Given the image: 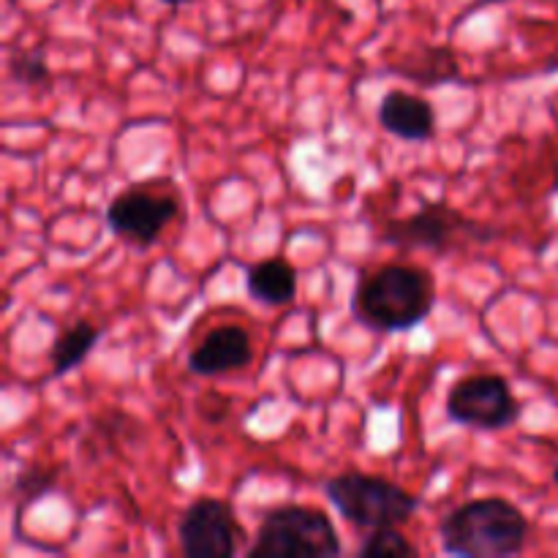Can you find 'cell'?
<instances>
[{"label": "cell", "mask_w": 558, "mask_h": 558, "mask_svg": "<svg viewBox=\"0 0 558 558\" xmlns=\"http://www.w3.org/2000/svg\"><path fill=\"white\" fill-rule=\"evenodd\" d=\"M434 308V276L417 265H381L360 278L352 298L354 322L374 332H409Z\"/></svg>", "instance_id": "6da1fadb"}, {"label": "cell", "mask_w": 558, "mask_h": 558, "mask_svg": "<svg viewBox=\"0 0 558 558\" xmlns=\"http://www.w3.org/2000/svg\"><path fill=\"white\" fill-rule=\"evenodd\" d=\"M529 518L499 496L472 499L447 512L439 523L445 554L458 558L518 556L529 543Z\"/></svg>", "instance_id": "7a4b0ae2"}, {"label": "cell", "mask_w": 558, "mask_h": 558, "mask_svg": "<svg viewBox=\"0 0 558 558\" xmlns=\"http://www.w3.org/2000/svg\"><path fill=\"white\" fill-rule=\"evenodd\" d=\"M325 496L338 515L352 526L374 529L407 526L420 510V499L401 485L363 472L336 474L325 483Z\"/></svg>", "instance_id": "3957f363"}, {"label": "cell", "mask_w": 558, "mask_h": 558, "mask_svg": "<svg viewBox=\"0 0 558 558\" xmlns=\"http://www.w3.org/2000/svg\"><path fill=\"white\" fill-rule=\"evenodd\" d=\"M341 554V537L330 518L303 505L267 510L245 550L248 558H336Z\"/></svg>", "instance_id": "277c9868"}, {"label": "cell", "mask_w": 558, "mask_h": 558, "mask_svg": "<svg viewBox=\"0 0 558 558\" xmlns=\"http://www.w3.org/2000/svg\"><path fill=\"white\" fill-rule=\"evenodd\" d=\"M494 238H499L496 229L483 227L445 202H428L412 216L392 218L381 232V240L396 248L430 251L439 256L456 248H466L469 243H488Z\"/></svg>", "instance_id": "5b68a950"}, {"label": "cell", "mask_w": 558, "mask_h": 558, "mask_svg": "<svg viewBox=\"0 0 558 558\" xmlns=\"http://www.w3.org/2000/svg\"><path fill=\"white\" fill-rule=\"evenodd\" d=\"M180 216V196L172 185L136 183L120 191L107 207V227L134 248H150L163 229Z\"/></svg>", "instance_id": "8992f818"}, {"label": "cell", "mask_w": 558, "mask_h": 558, "mask_svg": "<svg viewBox=\"0 0 558 558\" xmlns=\"http://www.w3.org/2000/svg\"><path fill=\"white\" fill-rule=\"evenodd\" d=\"M447 417L463 428L496 434L521 420V401L512 392L510 381L499 374H472L450 387L445 401Z\"/></svg>", "instance_id": "52a82bcc"}, {"label": "cell", "mask_w": 558, "mask_h": 558, "mask_svg": "<svg viewBox=\"0 0 558 558\" xmlns=\"http://www.w3.org/2000/svg\"><path fill=\"white\" fill-rule=\"evenodd\" d=\"M243 526L232 507L213 496L194 499L178 521V543L185 558H232Z\"/></svg>", "instance_id": "ba28073f"}, {"label": "cell", "mask_w": 558, "mask_h": 558, "mask_svg": "<svg viewBox=\"0 0 558 558\" xmlns=\"http://www.w3.org/2000/svg\"><path fill=\"white\" fill-rule=\"evenodd\" d=\"M254 360V343L240 325H221L207 332L189 352V371L196 376H223L248 368Z\"/></svg>", "instance_id": "9c48e42d"}, {"label": "cell", "mask_w": 558, "mask_h": 558, "mask_svg": "<svg viewBox=\"0 0 558 558\" xmlns=\"http://www.w3.org/2000/svg\"><path fill=\"white\" fill-rule=\"evenodd\" d=\"M379 125L401 142H430L436 136V109L409 90H387L379 101Z\"/></svg>", "instance_id": "30bf717a"}, {"label": "cell", "mask_w": 558, "mask_h": 558, "mask_svg": "<svg viewBox=\"0 0 558 558\" xmlns=\"http://www.w3.org/2000/svg\"><path fill=\"white\" fill-rule=\"evenodd\" d=\"M245 289H248L251 300L278 308V305L292 303L298 294V270L283 256L262 259L245 272Z\"/></svg>", "instance_id": "8fae6325"}, {"label": "cell", "mask_w": 558, "mask_h": 558, "mask_svg": "<svg viewBox=\"0 0 558 558\" xmlns=\"http://www.w3.org/2000/svg\"><path fill=\"white\" fill-rule=\"evenodd\" d=\"M104 336V327L93 325V322L80 319L74 325L63 327V330L54 336L52 347H49V379H60V376L71 374L74 368H80L87 360V354L98 347Z\"/></svg>", "instance_id": "7c38bea8"}, {"label": "cell", "mask_w": 558, "mask_h": 558, "mask_svg": "<svg viewBox=\"0 0 558 558\" xmlns=\"http://www.w3.org/2000/svg\"><path fill=\"white\" fill-rule=\"evenodd\" d=\"M392 71L423 87H436L447 85V82H458L461 63L447 47H425L403 58V63L392 65Z\"/></svg>", "instance_id": "4fadbf2b"}, {"label": "cell", "mask_w": 558, "mask_h": 558, "mask_svg": "<svg viewBox=\"0 0 558 558\" xmlns=\"http://www.w3.org/2000/svg\"><path fill=\"white\" fill-rule=\"evenodd\" d=\"M60 483V469L58 466H44V463H31L22 469L11 485V496L16 499V515L27 510L31 505L41 501L44 496L52 494Z\"/></svg>", "instance_id": "5bb4252c"}, {"label": "cell", "mask_w": 558, "mask_h": 558, "mask_svg": "<svg viewBox=\"0 0 558 558\" xmlns=\"http://www.w3.org/2000/svg\"><path fill=\"white\" fill-rule=\"evenodd\" d=\"M420 550L398 532V526L392 529H374L368 532V537L360 543L357 556L360 558H398V556H417Z\"/></svg>", "instance_id": "9a60e30c"}, {"label": "cell", "mask_w": 558, "mask_h": 558, "mask_svg": "<svg viewBox=\"0 0 558 558\" xmlns=\"http://www.w3.org/2000/svg\"><path fill=\"white\" fill-rule=\"evenodd\" d=\"M11 80L25 87H41L49 82V65L41 52H20L9 60Z\"/></svg>", "instance_id": "2e32d148"}, {"label": "cell", "mask_w": 558, "mask_h": 558, "mask_svg": "<svg viewBox=\"0 0 558 558\" xmlns=\"http://www.w3.org/2000/svg\"><path fill=\"white\" fill-rule=\"evenodd\" d=\"M163 5H172V9H178V5H185V3H191V0H161Z\"/></svg>", "instance_id": "e0dca14e"}, {"label": "cell", "mask_w": 558, "mask_h": 558, "mask_svg": "<svg viewBox=\"0 0 558 558\" xmlns=\"http://www.w3.org/2000/svg\"><path fill=\"white\" fill-rule=\"evenodd\" d=\"M554 483H556V485H558V466H556V469H554Z\"/></svg>", "instance_id": "ac0fdd59"}]
</instances>
